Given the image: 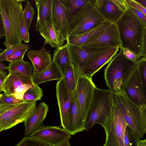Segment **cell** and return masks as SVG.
<instances>
[{"mask_svg": "<svg viewBox=\"0 0 146 146\" xmlns=\"http://www.w3.org/2000/svg\"><path fill=\"white\" fill-rule=\"evenodd\" d=\"M23 0H0V36L6 48L22 44L20 33Z\"/></svg>", "mask_w": 146, "mask_h": 146, "instance_id": "6da1fadb", "label": "cell"}, {"mask_svg": "<svg viewBox=\"0 0 146 146\" xmlns=\"http://www.w3.org/2000/svg\"><path fill=\"white\" fill-rule=\"evenodd\" d=\"M115 23L119 33L121 48L133 52L138 60L142 56L143 39L146 25L129 8Z\"/></svg>", "mask_w": 146, "mask_h": 146, "instance_id": "7a4b0ae2", "label": "cell"}, {"mask_svg": "<svg viewBox=\"0 0 146 146\" xmlns=\"http://www.w3.org/2000/svg\"><path fill=\"white\" fill-rule=\"evenodd\" d=\"M113 92L109 89L96 88L85 121L86 130H89L96 124L104 125L113 109Z\"/></svg>", "mask_w": 146, "mask_h": 146, "instance_id": "3957f363", "label": "cell"}, {"mask_svg": "<svg viewBox=\"0 0 146 146\" xmlns=\"http://www.w3.org/2000/svg\"><path fill=\"white\" fill-rule=\"evenodd\" d=\"M113 99L114 104L117 106L127 125L139 140L145 133L140 108L121 90L113 92Z\"/></svg>", "mask_w": 146, "mask_h": 146, "instance_id": "277c9868", "label": "cell"}, {"mask_svg": "<svg viewBox=\"0 0 146 146\" xmlns=\"http://www.w3.org/2000/svg\"><path fill=\"white\" fill-rule=\"evenodd\" d=\"M106 21L95 8L94 0H89L71 17L68 35H79L86 33Z\"/></svg>", "mask_w": 146, "mask_h": 146, "instance_id": "5b68a950", "label": "cell"}, {"mask_svg": "<svg viewBox=\"0 0 146 146\" xmlns=\"http://www.w3.org/2000/svg\"><path fill=\"white\" fill-rule=\"evenodd\" d=\"M136 62L127 59L120 48L104 70V77L108 89L113 92L120 90L124 76Z\"/></svg>", "mask_w": 146, "mask_h": 146, "instance_id": "8992f818", "label": "cell"}, {"mask_svg": "<svg viewBox=\"0 0 146 146\" xmlns=\"http://www.w3.org/2000/svg\"><path fill=\"white\" fill-rule=\"evenodd\" d=\"M127 125L117 106L114 104L111 112L102 125L106 135L105 146H124V138Z\"/></svg>", "mask_w": 146, "mask_h": 146, "instance_id": "52a82bcc", "label": "cell"}, {"mask_svg": "<svg viewBox=\"0 0 146 146\" xmlns=\"http://www.w3.org/2000/svg\"><path fill=\"white\" fill-rule=\"evenodd\" d=\"M121 90L140 108L141 111L146 105L137 61L125 74Z\"/></svg>", "mask_w": 146, "mask_h": 146, "instance_id": "ba28073f", "label": "cell"}, {"mask_svg": "<svg viewBox=\"0 0 146 146\" xmlns=\"http://www.w3.org/2000/svg\"><path fill=\"white\" fill-rule=\"evenodd\" d=\"M36 102L28 101L18 104L0 115V132L24 122L36 107Z\"/></svg>", "mask_w": 146, "mask_h": 146, "instance_id": "9c48e42d", "label": "cell"}, {"mask_svg": "<svg viewBox=\"0 0 146 146\" xmlns=\"http://www.w3.org/2000/svg\"><path fill=\"white\" fill-rule=\"evenodd\" d=\"M56 89L61 125L63 129L69 132L71 108L75 91L72 92L70 90L63 77L58 81Z\"/></svg>", "mask_w": 146, "mask_h": 146, "instance_id": "30bf717a", "label": "cell"}, {"mask_svg": "<svg viewBox=\"0 0 146 146\" xmlns=\"http://www.w3.org/2000/svg\"><path fill=\"white\" fill-rule=\"evenodd\" d=\"M70 19V8L66 0H52V21L62 43L66 40Z\"/></svg>", "mask_w": 146, "mask_h": 146, "instance_id": "8fae6325", "label": "cell"}, {"mask_svg": "<svg viewBox=\"0 0 146 146\" xmlns=\"http://www.w3.org/2000/svg\"><path fill=\"white\" fill-rule=\"evenodd\" d=\"M91 78L80 76L77 81L76 90L78 102L84 121L86 119L96 87Z\"/></svg>", "mask_w": 146, "mask_h": 146, "instance_id": "7c38bea8", "label": "cell"}, {"mask_svg": "<svg viewBox=\"0 0 146 146\" xmlns=\"http://www.w3.org/2000/svg\"><path fill=\"white\" fill-rule=\"evenodd\" d=\"M119 47H109L94 54L86 62L80 70V76L84 75L92 78L93 75L117 54Z\"/></svg>", "mask_w": 146, "mask_h": 146, "instance_id": "4fadbf2b", "label": "cell"}, {"mask_svg": "<svg viewBox=\"0 0 146 146\" xmlns=\"http://www.w3.org/2000/svg\"><path fill=\"white\" fill-rule=\"evenodd\" d=\"M109 47L89 48L69 45V50L71 65L73 68L76 86L80 76V70L86 61L98 52Z\"/></svg>", "mask_w": 146, "mask_h": 146, "instance_id": "5bb4252c", "label": "cell"}, {"mask_svg": "<svg viewBox=\"0 0 146 146\" xmlns=\"http://www.w3.org/2000/svg\"><path fill=\"white\" fill-rule=\"evenodd\" d=\"M71 134L59 127L48 126L36 131L31 137L51 146H57L64 141L70 139Z\"/></svg>", "mask_w": 146, "mask_h": 146, "instance_id": "9a60e30c", "label": "cell"}, {"mask_svg": "<svg viewBox=\"0 0 146 146\" xmlns=\"http://www.w3.org/2000/svg\"><path fill=\"white\" fill-rule=\"evenodd\" d=\"M121 43L119 33L115 23L108 26L95 40L83 46L94 48L119 46Z\"/></svg>", "mask_w": 146, "mask_h": 146, "instance_id": "2e32d148", "label": "cell"}, {"mask_svg": "<svg viewBox=\"0 0 146 146\" xmlns=\"http://www.w3.org/2000/svg\"><path fill=\"white\" fill-rule=\"evenodd\" d=\"M48 106L44 102L36 106L33 111L24 122V134L31 137L35 131L43 127V121L48 111Z\"/></svg>", "mask_w": 146, "mask_h": 146, "instance_id": "e0dca14e", "label": "cell"}, {"mask_svg": "<svg viewBox=\"0 0 146 146\" xmlns=\"http://www.w3.org/2000/svg\"><path fill=\"white\" fill-rule=\"evenodd\" d=\"M94 7L98 13L106 21L115 23L124 11L114 0H94Z\"/></svg>", "mask_w": 146, "mask_h": 146, "instance_id": "ac0fdd59", "label": "cell"}, {"mask_svg": "<svg viewBox=\"0 0 146 146\" xmlns=\"http://www.w3.org/2000/svg\"><path fill=\"white\" fill-rule=\"evenodd\" d=\"M112 23L105 21L97 27L83 34L68 35L66 40L69 45L83 46L96 39Z\"/></svg>", "mask_w": 146, "mask_h": 146, "instance_id": "d6986e66", "label": "cell"}, {"mask_svg": "<svg viewBox=\"0 0 146 146\" xmlns=\"http://www.w3.org/2000/svg\"><path fill=\"white\" fill-rule=\"evenodd\" d=\"M38 50H32L27 52V56L31 61L33 66L35 74L43 70L50 63L51 55L44 47Z\"/></svg>", "mask_w": 146, "mask_h": 146, "instance_id": "ffe728a7", "label": "cell"}, {"mask_svg": "<svg viewBox=\"0 0 146 146\" xmlns=\"http://www.w3.org/2000/svg\"><path fill=\"white\" fill-rule=\"evenodd\" d=\"M9 72L7 78L0 89V92L3 91L7 96H9L22 85L33 84L32 80L26 75L19 72Z\"/></svg>", "mask_w": 146, "mask_h": 146, "instance_id": "44dd1931", "label": "cell"}, {"mask_svg": "<svg viewBox=\"0 0 146 146\" xmlns=\"http://www.w3.org/2000/svg\"><path fill=\"white\" fill-rule=\"evenodd\" d=\"M37 11L35 30L39 32L48 22L52 21V0H35Z\"/></svg>", "mask_w": 146, "mask_h": 146, "instance_id": "7402d4cb", "label": "cell"}, {"mask_svg": "<svg viewBox=\"0 0 146 146\" xmlns=\"http://www.w3.org/2000/svg\"><path fill=\"white\" fill-rule=\"evenodd\" d=\"M63 77L60 70L52 59L50 64L43 70L34 74L32 80L33 84L38 85L49 81H59Z\"/></svg>", "mask_w": 146, "mask_h": 146, "instance_id": "603a6c76", "label": "cell"}, {"mask_svg": "<svg viewBox=\"0 0 146 146\" xmlns=\"http://www.w3.org/2000/svg\"><path fill=\"white\" fill-rule=\"evenodd\" d=\"M86 130L85 122L80 111L76 90L71 108L69 133L73 135Z\"/></svg>", "mask_w": 146, "mask_h": 146, "instance_id": "cb8c5ba5", "label": "cell"}, {"mask_svg": "<svg viewBox=\"0 0 146 146\" xmlns=\"http://www.w3.org/2000/svg\"><path fill=\"white\" fill-rule=\"evenodd\" d=\"M39 32L44 39V45L48 44L54 48H58L64 45L52 22H47Z\"/></svg>", "mask_w": 146, "mask_h": 146, "instance_id": "d4e9b609", "label": "cell"}, {"mask_svg": "<svg viewBox=\"0 0 146 146\" xmlns=\"http://www.w3.org/2000/svg\"><path fill=\"white\" fill-rule=\"evenodd\" d=\"M69 46L67 42L64 45L56 48L54 53L53 60L60 70L63 76L68 67L71 65Z\"/></svg>", "mask_w": 146, "mask_h": 146, "instance_id": "484cf974", "label": "cell"}, {"mask_svg": "<svg viewBox=\"0 0 146 146\" xmlns=\"http://www.w3.org/2000/svg\"><path fill=\"white\" fill-rule=\"evenodd\" d=\"M9 72H19L26 76L31 80L35 74L33 66L31 62L23 60L10 62Z\"/></svg>", "mask_w": 146, "mask_h": 146, "instance_id": "4316f807", "label": "cell"}, {"mask_svg": "<svg viewBox=\"0 0 146 146\" xmlns=\"http://www.w3.org/2000/svg\"><path fill=\"white\" fill-rule=\"evenodd\" d=\"M43 95L42 89L38 85L34 84L25 93L23 100L32 101H37L40 100Z\"/></svg>", "mask_w": 146, "mask_h": 146, "instance_id": "83f0119b", "label": "cell"}, {"mask_svg": "<svg viewBox=\"0 0 146 146\" xmlns=\"http://www.w3.org/2000/svg\"><path fill=\"white\" fill-rule=\"evenodd\" d=\"M137 64L146 105V57L139 59Z\"/></svg>", "mask_w": 146, "mask_h": 146, "instance_id": "f1b7e54d", "label": "cell"}, {"mask_svg": "<svg viewBox=\"0 0 146 146\" xmlns=\"http://www.w3.org/2000/svg\"><path fill=\"white\" fill-rule=\"evenodd\" d=\"M66 84L70 90L74 92L76 90V84L73 69L72 66H68L63 75Z\"/></svg>", "mask_w": 146, "mask_h": 146, "instance_id": "f546056e", "label": "cell"}, {"mask_svg": "<svg viewBox=\"0 0 146 146\" xmlns=\"http://www.w3.org/2000/svg\"><path fill=\"white\" fill-rule=\"evenodd\" d=\"M35 11L31 3L27 1V5L23 12V17L27 27L29 31L31 25L35 14Z\"/></svg>", "mask_w": 146, "mask_h": 146, "instance_id": "4dcf8cb0", "label": "cell"}, {"mask_svg": "<svg viewBox=\"0 0 146 146\" xmlns=\"http://www.w3.org/2000/svg\"><path fill=\"white\" fill-rule=\"evenodd\" d=\"M139 141L131 128L127 125L124 138V146H137V143Z\"/></svg>", "mask_w": 146, "mask_h": 146, "instance_id": "1f68e13d", "label": "cell"}, {"mask_svg": "<svg viewBox=\"0 0 146 146\" xmlns=\"http://www.w3.org/2000/svg\"><path fill=\"white\" fill-rule=\"evenodd\" d=\"M15 146H51L31 136L24 137Z\"/></svg>", "mask_w": 146, "mask_h": 146, "instance_id": "d6a6232c", "label": "cell"}, {"mask_svg": "<svg viewBox=\"0 0 146 146\" xmlns=\"http://www.w3.org/2000/svg\"><path fill=\"white\" fill-rule=\"evenodd\" d=\"M70 10V18L76 12L81 9L89 0H66Z\"/></svg>", "mask_w": 146, "mask_h": 146, "instance_id": "836d02e7", "label": "cell"}, {"mask_svg": "<svg viewBox=\"0 0 146 146\" xmlns=\"http://www.w3.org/2000/svg\"><path fill=\"white\" fill-rule=\"evenodd\" d=\"M30 47L28 44L24 43L13 48H6L0 54V62L5 60L8 56L16 51L25 48Z\"/></svg>", "mask_w": 146, "mask_h": 146, "instance_id": "e575fe53", "label": "cell"}, {"mask_svg": "<svg viewBox=\"0 0 146 146\" xmlns=\"http://www.w3.org/2000/svg\"><path fill=\"white\" fill-rule=\"evenodd\" d=\"M34 84H26L17 88L11 95L18 99L23 100L24 95L26 92L30 88L33 87Z\"/></svg>", "mask_w": 146, "mask_h": 146, "instance_id": "d590c367", "label": "cell"}, {"mask_svg": "<svg viewBox=\"0 0 146 146\" xmlns=\"http://www.w3.org/2000/svg\"><path fill=\"white\" fill-rule=\"evenodd\" d=\"M30 49L31 48L30 47L17 50L8 56L6 59L5 61L11 62L23 60L26 52L27 50Z\"/></svg>", "mask_w": 146, "mask_h": 146, "instance_id": "8d00e7d4", "label": "cell"}, {"mask_svg": "<svg viewBox=\"0 0 146 146\" xmlns=\"http://www.w3.org/2000/svg\"><path fill=\"white\" fill-rule=\"evenodd\" d=\"M20 33L22 40L27 43H29L30 40L29 31L27 28L23 15L21 21Z\"/></svg>", "mask_w": 146, "mask_h": 146, "instance_id": "74e56055", "label": "cell"}, {"mask_svg": "<svg viewBox=\"0 0 146 146\" xmlns=\"http://www.w3.org/2000/svg\"><path fill=\"white\" fill-rule=\"evenodd\" d=\"M28 101H29L17 99L13 95L7 96L4 92L0 95V102L6 104H18Z\"/></svg>", "mask_w": 146, "mask_h": 146, "instance_id": "f35d334b", "label": "cell"}, {"mask_svg": "<svg viewBox=\"0 0 146 146\" xmlns=\"http://www.w3.org/2000/svg\"><path fill=\"white\" fill-rule=\"evenodd\" d=\"M129 6L132 7L140 11L146 15V8L135 2L134 0H126Z\"/></svg>", "mask_w": 146, "mask_h": 146, "instance_id": "ab89813d", "label": "cell"}, {"mask_svg": "<svg viewBox=\"0 0 146 146\" xmlns=\"http://www.w3.org/2000/svg\"><path fill=\"white\" fill-rule=\"evenodd\" d=\"M17 104H8L0 102V115L9 110Z\"/></svg>", "mask_w": 146, "mask_h": 146, "instance_id": "60d3db41", "label": "cell"}, {"mask_svg": "<svg viewBox=\"0 0 146 146\" xmlns=\"http://www.w3.org/2000/svg\"><path fill=\"white\" fill-rule=\"evenodd\" d=\"M122 48L124 54L127 59L134 62L137 61L135 55L133 52L127 49Z\"/></svg>", "mask_w": 146, "mask_h": 146, "instance_id": "b9f144b4", "label": "cell"}, {"mask_svg": "<svg viewBox=\"0 0 146 146\" xmlns=\"http://www.w3.org/2000/svg\"><path fill=\"white\" fill-rule=\"evenodd\" d=\"M129 8L146 25V15L143 14L139 11L132 7L129 6Z\"/></svg>", "mask_w": 146, "mask_h": 146, "instance_id": "7bdbcfd3", "label": "cell"}, {"mask_svg": "<svg viewBox=\"0 0 146 146\" xmlns=\"http://www.w3.org/2000/svg\"><path fill=\"white\" fill-rule=\"evenodd\" d=\"M142 56L146 57V26L144 29L143 37Z\"/></svg>", "mask_w": 146, "mask_h": 146, "instance_id": "ee69618b", "label": "cell"}, {"mask_svg": "<svg viewBox=\"0 0 146 146\" xmlns=\"http://www.w3.org/2000/svg\"><path fill=\"white\" fill-rule=\"evenodd\" d=\"M8 74L6 71H0V89L7 78Z\"/></svg>", "mask_w": 146, "mask_h": 146, "instance_id": "f6af8a7d", "label": "cell"}, {"mask_svg": "<svg viewBox=\"0 0 146 146\" xmlns=\"http://www.w3.org/2000/svg\"><path fill=\"white\" fill-rule=\"evenodd\" d=\"M141 114L144 128L146 134V105L144 109L141 111Z\"/></svg>", "mask_w": 146, "mask_h": 146, "instance_id": "bcb514c9", "label": "cell"}, {"mask_svg": "<svg viewBox=\"0 0 146 146\" xmlns=\"http://www.w3.org/2000/svg\"><path fill=\"white\" fill-rule=\"evenodd\" d=\"M9 67L6 66L3 62H0V71H4L5 70H8Z\"/></svg>", "mask_w": 146, "mask_h": 146, "instance_id": "7dc6e473", "label": "cell"}, {"mask_svg": "<svg viewBox=\"0 0 146 146\" xmlns=\"http://www.w3.org/2000/svg\"><path fill=\"white\" fill-rule=\"evenodd\" d=\"M137 146H146V139L140 140L137 143Z\"/></svg>", "mask_w": 146, "mask_h": 146, "instance_id": "c3c4849f", "label": "cell"}, {"mask_svg": "<svg viewBox=\"0 0 146 146\" xmlns=\"http://www.w3.org/2000/svg\"><path fill=\"white\" fill-rule=\"evenodd\" d=\"M135 2L146 8V0H134Z\"/></svg>", "mask_w": 146, "mask_h": 146, "instance_id": "681fc988", "label": "cell"}, {"mask_svg": "<svg viewBox=\"0 0 146 146\" xmlns=\"http://www.w3.org/2000/svg\"><path fill=\"white\" fill-rule=\"evenodd\" d=\"M69 139H68L64 141L57 146H70Z\"/></svg>", "mask_w": 146, "mask_h": 146, "instance_id": "f907efd6", "label": "cell"}, {"mask_svg": "<svg viewBox=\"0 0 146 146\" xmlns=\"http://www.w3.org/2000/svg\"><path fill=\"white\" fill-rule=\"evenodd\" d=\"M103 146H105L104 145Z\"/></svg>", "mask_w": 146, "mask_h": 146, "instance_id": "816d5d0a", "label": "cell"}]
</instances>
